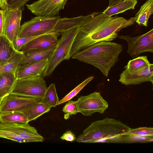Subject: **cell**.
<instances>
[{
	"label": "cell",
	"mask_w": 153,
	"mask_h": 153,
	"mask_svg": "<svg viewBox=\"0 0 153 153\" xmlns=\"http://www.w3.org/2000/svg\"><path fill=\"white\" fill-rule=\"evenodd\" d=\"M135 18L128 20L123 17L109 16L102 12L88 15L80 27L72 44L71 56L90 46L102 41L111 42L118 36L121 29L134 23Z\"/></svg>",
	"instance_id": "1"
},
{
	"label": "cell",
	"mask_w": 153,
	"mask_h": 153,
	"mask_svg": "<svg viewBox=\"0 0 153 153\" xmlns=\"http://www.w3.org/2000/svg\"><path fill=\"white\" fill-rule=\"evenodd\" d=\"M122 51V45L120 44L102 41L80 51L71 57L95 67L108 77L111 68L118 61Z\"/></svg>",
	"instance_id": "2"
},
{
	"label": "cell",
	"mask_w": 153,
	"mask_h": 153,
	"mask_svg": "<svg viewBox=\"0 0 153 153\" xmlns=\"http://www.w3.org/2000/svg\"><path fill=\"white\" fill-rule=\"evenodd\" d=\"M130 129L120 120L106 117L93 122L78 136L76 141L93 143L125 136Z\"/></svg>",
	"instance_id": "3"
},
{
	"label": "cell",
	"mask_w": 153,
	"mask_h": 153,
	"mask_svg": "<svg viewBox=\"0 0 153 153\" xmlns=\"http://www.w3.org/2000/svg\"><path fill=\"white\" fill-rule=\"evenodd\" d=\"M79 29L80 27H78L61 33V37L58 40L54 51L48 59V64L42 75L43 77L50 76L60 63L70 59L72 46Z\"/></svg>",
	"instance_id": "4"
},
{
	"label": "cell",
	"mask_w": 153,
	"mask_h": 153,
	"mask_svg": "<svg viewBox=\"0 0 153 153\" xmlns=\"http://www.w3.org/2000/svg\"><path fill=\"white\" fill-rule=\"evenodd\" d=\"M42 76L17 79L10 94L20 95L40 100L47 88Z\"/></svg>",
	"instance_id": "5"
},
{
	"label": "cell",
	"mask_w": 153,
	"mask_h": 153,
	"mask_svg": "<svg viewBox=\"0 0 153 153\" xmlns=\"http://www.w3.org/2000/svg\"><path fill=\"white\" fill-rule=\"evenodd\" d=\"M60 18L59 16H37L20 26L18 37L38 36L51 32Z\"/></svg>",
	"instance_id": "6"
},
{
	"label": "cell",
	"mask_w": 153,
	"mask_h": 153,
	"mask_svg": "<svg viewBox=\"0 0 153 153\" xmlns=\"http://www.w3.org/2000/svg\"><path fill=\"white\" fill-rule=\"evenodd\" d=\"M119 38L126 41L128 45L127 52L133 59L144 52L153 53V29L137 36L122 35Z\"/></svg>",
	"instance_id": "7"
},
{
	"label": "cell",
	"mask_w": 153,
	"mask_h": 153,
	"mask_svg": "<svg viewBox=\"0 0 153 153\" xmlns=\"http://www.w3.org/2000/svg\"><path fill=\"white\" fill-rule=\"evenodd\" d=\"M76 101L79 112L85 116H91L96 112L103 114L108 107L107 102L97 91L82 96Z\"/></svg>",
	"instance_id": "8"
},
{
	"label": "cell",
	"mask_w": 153,
	"mask_h": 153,
	"mask_svg": "<svg viewBox=\"0 0 153 153\" xmlns=\"http://www.w3.org/2000/svg\"><path fill=\"white\" fill-rule=\"evenodd\" d=\"M40 101L33 98L9 94L1 99L0 113L22 111L36 105Z\"/></svg>",
	"instance_id": "9"
},
{
	"label": "cell",
	"mask_w": 153,
	"mask_h": 153,
	"mask_svg": "<svg viewBox=\"0 0 153 153\" xmlns=\"http://www.w3.org/2000/svg\"><path fill=\"white\" fill-rule=\"evenodd\" d=\"M68 0H38L26 4L27 8L36 16L52 17L64 9Z\"/></svg>",
	"instance_id": "10"
},
{
	"label": "cell",
	"mask_w": 153,
	"mask_h": 153,
	"mask_svg": "<svg viewBox=\"0 0 153 153\" xmlns=\"http://www.w3.org/2000/svg\"><path fill=\"white\" fill-rule=\"evenodd\" d=\"M4 10L3 35L12 42L19 36L22 10L18 8L7 7Z\"/></svg>",
	"instance_id": "11"
},
{
	"label": "cell",
	"mask_w": 153,
	"mask_h": 153,
	"mask_svg": "<svg viewBox=\"0 0 153 153\" xmlns=\"http://www.w3.org/2000/svg\"><path fill=\"white\" fill-rule=\"evenodd\" d=\"M119 81L126 85L140 84L146 82L153 84V64L134 72L125 68L120 74Z\"/></svg>",
	"instance_id": "12"
},
{
	"label": "cell",
	"mask_w": 153,
	"mask_h": 153,
	"mask_svg": "<svg viewBox=\"0 0 153 153\" xmlns=\"http://www.w3.org/2000/svg\"><path fill=\"white\" fill-rule=\"evenodd\" d=\"M2 123L5 127L27 142H42L44 140V138L38 132L36 129L28 123L20 124Z\"/></svg>",
	"instance_id": "13"
},
{
	"label": "cell",
	"mask_w": 153,
	"mask_h": 153,
	"mask_svg": "<svg viewBox=\"0 0 153 153\" xmlns=\"http://www.w3.org/2000/svg\"><path fill=\"white\" fill-rule=\"evenodd\" d=\"M61 33L51 32L43 34L27 44L22 48L21 51L24 52L37 49H44L56 45L58 40L57 38Z\"/></svg>",
	"instance_id": "14"
},
{
	"label": "cell",
	"mask_w": 153,
	"mask_h": 153,
	"mask_svg": "<svg viewBox=\"0 0 153 153\" xmlns=\"http://www.w3.org/2000/svg\"><path fill=\"white\" fill-rule=\"evenodd\" d=\"M48 59L22 66H19L15 76L17 79L42 76L48 64Z\"/></svg>",
	"instance_id": "15"
},
{
	"label": "cell",
	"mask_w": 153,
	"mask_h": 153,
	"mask_svg": "<svg viewBox=\"0 0 153 153\" xmlns=\"http://www.w3.org/2000/svg\"><path fill=\"white\" fill-rule=\"evenodd\" d=\"M56 46V45L46 48L35 49L23 52L19 66L25 65L49 59L54 51Z\"/></svg>",
	"instance_id": "16"
},
{
	"label": "cell",
	"mask_w": 153,
	"mask_h": 153,
	"mask_svg": "<svg viewBox=\"0 0 153 153\" xmlns=\"http://www.w3.org/2000/svg\"><path fill=\"white\" fill-rule=\"evenodd\" d=\"M88 15L80 16L71 18H60L51 32L61 33L71 29L80 27Z\"/></svg>",
	"instance_id": "17"
},
{
	"label": "cell",
	"mask_w": 153,
	"mask_h": 153,
	"mask_svg": "<svg viewBox=\"0 0 153 153\" xmlns=\"http://www.w3.org/2000/svg\"><path fill=\"white\" fill-rule=\"evenodd\" d=\"M137 0H124L107 8L102 12L105 15L111 16L130 9H134Z\"/></svg>",
	"instance_id": "18"
},
{
	"label": "cell",
	"mask_w": 153,
	"mask_h": 153,
	"mask_svg": "<svg viewBox=\"0 0 153 153\" xmlns=\"http://www.w3.org/2000/svg\"><path fill=\"white\" fill-rule=\"evenodd\" d=\"M23 52L17 51L12 56L0 63V74L4 73L14 74L22 56Z\"/></svg>",
	"instance_id": "19"
},
{
	"label": "cell",
	"mask_w": 153,
	"mask_h": 153,
	"mask_svg": "<svg viewBox=\"0 0 153 153\" xmlns=\"http://www.w3.org/2000/svg\"><path fill=\"white\" fill-rule=\"evenodd\" d=\"M153 12V0H147L141 7L135 17V22L138 25L147 26V22Z\"/></svg>",
	"instance_id": "20"
},
{
	"label": "cell",
	"mask_w": 153,
	"mask_h": 153,
	"mask_svg": "<svg viewBox=\"0 0 153 153\" xmlns=\"http://www.w3.org/2000/svg\"><path fill=\"white\" fill-rule=\"evenodd\" d=\"M27 117L22 111L0 113V123L6 124H20L28 123Z\"/></svg>",
	"instance_id": "21"
},
{
	"label": "cell",
	"mask_w": 153,
	"mask_h": 153,
	"mask_svg": "<svg viewBox=\"0 0 153 153\" xmlns=\"http://www.w3.org/2000/svg\"><path fill=\"white\" fill-rule=\"evenodd\" d=\"M17 79L15 75L8 73L0 74V99L9 94Z\"/></svg>",
	"instance_id": "22"
},
{
	"label": "cell",
	"mask_w": 153,
	"mask_h": 153,
	"mask_svg": "<svg viewBox=\"0 0 153 153\" xmlns=\"http://www.w3.org/2000/svg\"><path fill=\"white\" fill-rule=\"evenodd\" d=\"M17 51L12 42L4 35H0V63L11 57Z\"/></svg>",
	"instance_id": "23"
},
{
	"label": "cell",
	"mask_w": 153,
	"mask_h": 153,
	"mask_svg": "<svg viewBox=\"0 0 153 153\" xmlns=\"http://www.w3.org/2000/svg\"><path fill=\"white\" fill-rule=\"evenodd\" d=\"M51 108L40 102L22 112L27 117L28 122L35 120L43 114L48 112Z\"/></svg>",
	"instance_id": "24"
},
{
	"label": "cell",
	"mask_w": 153,
	"mask_h": 153,
	"mask_svg": "<svg viewBox=\"0 0 153 153\" xmlns=\"http://www.w3.org/2000/svg\"><path fill=\"white\" fill-rule=\"evenodd\" d=\"M59 101L55 84H51L47 88L40 102L51 108L55 107Z\"/></svg>",
	"instance_id": "25"
},
{
	"label": "cell",
	"mask_w": 153,
	"mask_h": 153,
	"mask_svg": "<svg viewBox=\"0 0 153 153\" xmlns=\"http://www.w3.org/2000/svg\"><path fill=\"white\" fill-rule=\"evenodd\" d=\"M146 56H141L129 60L124 68L130 72H134L152 65Z\"/></svg>",
	"instance_id": "26"
},
{
	"label": "cell",
	"mask_w": 153,
	"mask_h": 153,
	"mask_svg": "<svg viewBox=\"0 0 153 153\" xmlns=\"http://www.w3.org/2000/svg\"><path fill=\"white\" fill-rule=\"evenodd\" d=\"M93 76H91L78 85L60 100H59L57 105L62 104L70 100L76 96L81 90L94 78Z\"/></svg>",
	"instance_id": "27"
},
{
	"label": "cell",
	"mask_w": 153,
	"mask_h": 153,
	"mask_svg": "<svg viewBox=\"0 0 153 153\" xmlns=\"http://www.w3.org/2000/svg\"><path fill=\"white\" fill-rule=\"evenodd\" d=\"M125 136L153 137V128L142 127L136 128H131Z\"/></svg>",
	"instance_id": "28"
},
{
	"label": "cell",
	"mask_w": 153,
	"mask_h": 153,
	"mask_svg": "<svg viewBox=\"0 0 153 153\" xmlns=\"http://www.w3.org/2000/svg\"><path fill=\"white\" fill-rule=\"evenodd\" d=\"M0 137L3 138L20 143H26L27 141L14 133L0 123Z\"/></svg>",
	"instance_id": "29"
},
{
	"label": "cell",
	"mask_w": 153,
	"mask_h": 153,
	"mask_svg": "<svg viewBox=\"0 0 153 153\" xmlns=\"http://www.w3.org/2000/svg\"><path fill=\"white\" fill-rule=\"evenodd\" d=\"M39 36L18 37L12 42L13 47L16 51H20L27 44Z\"/></svg>",
	"instance_id": "30"
},
{
	"label": "cell",
	"mask_w": 153,
	"mask_h": 153,
	"mask_svg": "<svg viewBox=\"0 0 153 153\" xmlns=\"http://www.w3.org/2000/svg\"><path fill=\"white\" fill-rule=\"evenodd\" d=\"M62 111L71 115H75L79 113L76 101H68L63 107Z\"/></svg>",
	"instance_id": "31"
},
{
	"label": "cell",
	"mask_w": 153,
	"mask_h": 153,
	"mask_svg": "<svg viewBox=\"0 0 153 153\" xmlns=\"http://www.w3.org/2000/svg\"><path fill=\"white\" fill-rule=\"evenodd\" d=\"M30 0H7L8 7L18 8L22 10L24 9L25 4Z\"/></svg>",
	"instance_id": "32"
},
{
	"label": "cell",
	"mask_w": 153,
	"mask_h": 153,
	"mask_svg": "<svg viewBox=\"0 0 153 153\" xmlns=\"http://www.w3.org/2000/svg\"><path fill=\"white\" fill-rule=\"evenodd\" d=\"M61 139L70 142H73L76 139L74 134L71 131H68L64 133L60 137Z\"/></svg>",
	"instance_id": "33"
},
{
	"label": "cell",
	"mask_w": 153,
	"mask_h": 153,
	"mask_svg": "<svg viewBox=\"0 0 153 153\" xmlns=\"http://www.w3.org/2000/svg\"><path fill=\"white\" fill-rule=\"evenodd\" d=\"M4 14V10L0 9V35H3Z\"/></svg>",
	"instance_id": "34"
},
{
	"label": "cell",
	"mask_w": 153,
	"mask_h": 153,
	"mask_svg": "<svg viewBox=\"0 0 153 153\" xmlns=\"http://www.w3.org/2000/svg\"><path fill=\"white\" fill-rule=\"evenodd\" d=\"M7 7V0H0V8L4 10Z\"/></svg>",
	"instance_id": "35"
},
{
	"label": "cell",
	"mask_w": 153,
	"mask_h": 153,
	"mask_svg": "<svg viewBox=\"0 0 153 153\" xmlns=\"http://www.w3.org/2000/svg\"><path fill=\"white\" fill-rule=\"evenodd\" d=\"M124 0H109L108 6L114 5L117 3Z\"/></svg>",
	"instance_id": "36"
},
{
	"label": "cell",
	"mask_w": 153,
	"mask_h": 153,
	"mask_svg": "<svg viewBox=\"0 0 153 153\" xmlns=\"http://www.w3.org/2000/svg\"><path fill=\"white\" fill-rule=\"evenodd\" d=\"M1 99H0V102Z\"/></svg>",
	"instance_id": "37"
}]
</instances>
